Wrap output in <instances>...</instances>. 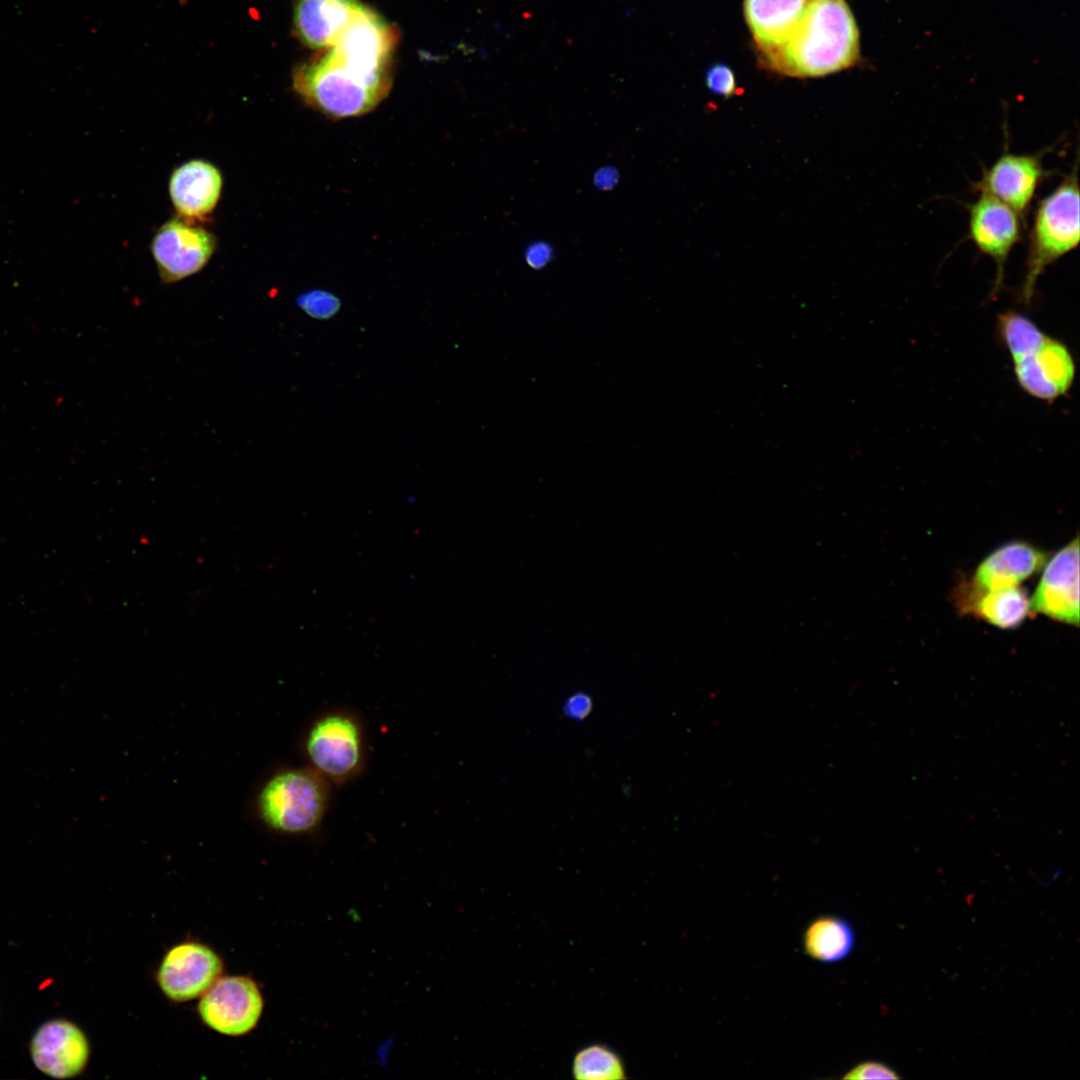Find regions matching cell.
<instances>
[{"instance_id":"obj_1","label":"cell","mask_w":1080,"mask_h":1080,"mask_svg":"<svg viewBox=\"0 0 1080 1080\" xmlns=\"http://www.w3.org/2000/svg\"><path fill=\"white\" fill-rule=\"evenodd\" d=\"M397 41L395 27L362 4L321 57L296 68L293 87L306 104L331 119L367 114L389 94Z\"/></svg>"},{"instance_id":"obj_2","label":"cell","mask_w":1080,"mask_h":1080,"mask_svg":"<svg viewBox=\"0 0 1080 1080\" xmlns=\"http://www.w3.org/2000/svg\"><path fill=\"white\" fill-rule=\"evenodd\" d=\"M859 57V30L845 0H806L789 38L759 55L766 69L795 78L840 72L854 66Z\"/></svg>"},{"instance_id":"obj_3","label":"cell","mask_w":1080,"mask_h":1080,"mask_svg":"<svg viewBox=\"0 0 1080 1080\" xmlns=\"http://www.w3.org/2000/svg\"><path fill=\"white\" fill-rule=\"evenodd\" d=\"M1076 169L1038 203L1029 235L1021 297L1029 305L1048 266L1077 248L1080 199Z\"/></svg>"},{"instance_id":"obj_4","label":"cell","mask_w":1080,"mask_h":1080,"mask_svg":"<svg viewBox=\"0 0 1080 1080\" xmlns=\"http://www.w3.org/2000/svg\"><path fill=\"white\" fill-rule=\"evenodd\" d=\"M330 802V783L312 768H290L270 777L257 796L259 818L272 831L306 835L321 825Z\"/></svg>"},{"instance_id":"obj_5","label":"cell","mask_w":1080,"mask_h":1080,"mask_svg":"<svg viewBox=\"0 0 1080 1080\" xmlns=\"http://www.w3.org/2000/svg\"><path fill=\"white\" fill-rule=\"evenodd\" d=\"M363 726L351 712L320 715L308 728L304 753L309 767L329 783L344 784L358 776L365 763Z\"/></svg>"},{"instance_id":"obj_6","label":"cell","mask_w":1080,"mask_h":1080,"mask_svg":"<svg viewBox=\"0 0 1080 1080\" xmlns=\"http://www.w3.org/2000/svg\"><path fill=\"white\" fill-rule=\"evenodd\" d=\"M263 1008L256 982L237 975L219 977L201 995L198 1013L212 1030L227 1036H242L257 1026Z\"/></svg>"},{"instance_id":"obj_7","label":"cell","mask_w":1080,"mask_h":1080,"mask_svg":"<svg viewBox=\"0 0 1080 1080\" xmlns=\"http://www.w3.org/2000/svg\"><path fill=\"white\" fill-rule=\"evenodd\" d=\"M216 249L208 230L181 217L164 223L152 239L151 251L163 283H175L200 272Z\"/></svg>"},{"instance_id":"obj_8","label":"cell","mask_w":1080,"mask_h":1080,"mask_svg":"<svg viewBox=\"0 0 1080 1080\" xmlns=\"http://www.w3.org/2000/svg\"><path fill=\"white\" fill-rule=\"evenodd\" d=\"M223 962L209 946L189 941L167 951L156 979L172 1001L186 1002L201 996L221 976Z\"/></svg>"},{"instance_id":"obj_9","label":"cell","mask_w":1080,"mask_h":1080,"mask_svg":"<svg viewBox=\"0 0 1080 1080\" xmlns=\"http://www.w3.org/2000/svg\"><path fill=\"white\" fill-rule=\"evenodd\" d=\"M969 238L997 265L993 296L1000 290L1005 263L1022 235V217L999 199L981 193L969 207Z\"/></svg>"},{"instance_id":"obj_10","label":"cell","mask_w":1080,"mask_h":1080,"mask_svg":"<svg viewBox=\"0 0 1080 1080\" xmlns=\"http://www.w3.org/2000/svg\"><path fill=\"white\" fill-rule=\"evenodd\" d=\"M1030 609L1054 620L1078 626V537L1070 541L1050 558L1030 599Z\"/></svg>"},{"instance_id":"obj_11","label":"cell","mask_w":1080,"mask_h":1080,"mask_svg":"<svg viewBox=\"0 0 1080 1080\" xmlns=\"http://www.w3.org/2000/svg\"><path fill=\"white\" fill-rule=\"evenodd\" d=\"M1040 154L1002 153L984 170L976 188L1025 215L1045 177Z\"/></svg>"},{"instance_id":"obj_12","label":"cell","mask_w":1080,"mask_h":1080,"mask_svg":"<svg viewBox=\"0 0 1080 1080\" xmlns=\"http://www.w3.org/2000/svg\"><path fill=\"white\" fill-rule=\"evenodd\" d=\"M89 1043L84 1033L66 1020L43 1024L31 1041V1056L44 1074L68 1079L80 1074L89 1059Z\"/></svg>"},{"instance_id":"obj_13","label":"cell","mask_w":1080,"mask_h":1080,"mask_svg":"<svg viewBox=\"0 0 1080 1080\" xmlns=\"http://www.w3.org/2000/svg\"><path fill=\"white\" fill-rule=\"evenodd\" d=\"M1013 361L1020 387L1041 400H1055L1069 390L1074 379L1075 365L1070 351L1049 337L1036 352Z\"/></svg>"},{"instance_id":"obj_14","label":"cell","mask_w":1080,"mask_h":1080,"mask_svg":"<svg viewBox=\"0 0 1080 1080\" xmlns=\"http://www.w3.org/2000/svg\"><path fill=\"white\" fill-rule=\"evenodd\" d=\"M223 177L211 162L194 159L178 166L169 180V195L179 217L189 222L205 219L220 199Z\"/></svg>"},{"instance_id":"obj_15","label":"cell","mask_w":1080,"mask_h":1080,"mask_svg":"<svg viewBox=\"0 0 1080 1080\" xmlns=\"http://www.w3.org/2000/svg\"><path fill=\"white\" fill-rule=\"evenodd\" d=\"M1047 557L1044 551L1027 542H1009L990 553L979 564L973 578L960 586L975 593L1018 586L1037 573Z\"/></svg>"},{"instance_id":"obj_16","label":"cell","mask_w":1080,"mask_h":1080,"mask_svg":"<svg viewBox=\"0 0 1080 1080\" xmlns=\"http://www.w3.org/2000/svg\"><path fill=\"white\" fill-rule=\"evenodd\" d=\"M359 0H297L293 24L308 47L330 48L361 6Z\"/></svg>"},{"instance_id":"obj_17","label":"cell","mask_w":1080,"mask_h":1080,"mask_svg":"<svg viewBox=\"0 0 1080 1080\" xmlns=\"http://www.w3.org/2000/svg\"><path fill=\"white\" fill-rule=\"evenodd\" d=\"M806 0H744V17L758 55L781 46L803 14Z\"/></svg>"},{"instance_id":"obj_18","label":"cell","mask_w":1080,"mask_h":1080,"mask_svg":"<svg viewBox=\"0 0 1080 1080\" xmlns=\"http://www.w3.org/2000/svg\"><path fill=\"white\" fill-rule=\"evenodd\" d=\"M956 603L964 614H973L1002 629L1019 626L1030 613V599L1019 586L971 592L959 586Z\"/></svg>"},{"instance_id":"obj_19","label":"cell","mask_w":1080,"mask_h":1080,"mask_svg":"<svg viewBox=\"0 0 1080 1080\" xmlns=\"http://www.w3.org/2000/svg\"><path fill=\"white\" fill-rule=\"evenodd\" d=\"M803 950L811 959L832 964L852 952L855 932L851 924L836 915H822L812 920L803 934Z\"/></svg>"},{"instance_id":"obj_20","label":"cell","mask_w":1080,"mask_h":1080,"mask_svg":"<svg viewBox=\"0 0 1080 1080\" xmlns=\"http://www.w3.org/2000/svg\"><path fill=\"white\" fill-rule=\"evenodd\" d=\"M571 1072L578 1080H621L626 1078L622 1057L605 1044L595 1043L578 1050Z\"/></svg>"},{"instance_id":"obj_21","label":"cell","mask_w":1080,"mask_h":1080,"mask_svg":"<svg viewBox=\"0 0 1080 1080\" xmlns=\"http://www.w3.org/2000/svg\"><path fill=\"white\" fill-rule=\"evenodd\" d=\"M998 332L1013 359L1036 352L1047 338L1032 320L1012 311L999 315Z\"/></svg>"},{"instance_id":"obj_22","label":"cell","mask_w":1080,"mask_h":1080,"mask_svg":"<svg viewBox=\"0 0 1080 1080\" xmlns=\"http://www.w3.org/2000/svg\"><path fill=\"white\" fill-rule=\"evenodd\" d=\"M296 303L308 316L317 320L334 317L341 307L340 299L324 289H311L304 292L297 297Z\"/></svg>"},{"instance_id":"obj_23","label":"cell","mask_w":1080,"mask_h":1080,"mask_svg":"<svg viewBox=\"0 0 1080 1080\" xmlns=\"http://www.w3.org/2000/svg\"><path fill=\"white\" fill-rule=\"evenodd\" d=\"M705 84L711 92L719 96L729 97L736 91L735 75L722 63L714 64L707 70Z\"/></svg>"},{"instance_id":"obj_24","label":"cell","mask_w":1080,"mask_h":1080,"mask_svg":"<svg viewBox=\"0 0 1080 1080\" xmlns=\"http://www.w3.org/2000/svg\"><path fill=\"white\" fill-rule=\"evenodd\" d=\"M844 1079H900L897 1072L885 1063L869 1060L861 1062L846 1072Z\"/></svg>"},{"instance_id":"obj_25","label":"cell","mask_w":1080,"mask_h":1080,"mask_svg":"<svg viewBox=\"0 0 1080 1080\" xmlns=\"http://www.w3.org/2000/svg\"><path fill=\"white\" fill-rule=\"evenodd\" d=\"M592 701L588 695L577 693L570 696L565 704V713L574 719H583L591 711Z\"/></svg>"},{"instance_id":"obj_26","label":"cell","mask_w":1080,"mask_h":1080,"mask_svg":"<svg viewBox=\"0 0 1080 1080\" xmlns=\"http://www.w3.org/2000/svg\"><path fill=\"white\" fill-rule=\"evenodd\" d=\"M551 255V248L544 243L539 242L529 246L525 258L530 266L540 268L550 261Z\"/></svg>"},{"instance_id":"obj_27","label":"cell","mask_w":1080,"mask_h":1080,"mask_svg":"<svg viewBox=\"0 0 1080 1080\" xmlns=\"http://www.w3.org/2000/svg\"><path fill=\"white\" fill-rule=\"evenodd\" d=\"M616 179L617 174L614 169L601 168L598 173L595 174L594 181L600 189H609L616 183Z\"/></svg>"}]
</instances>
